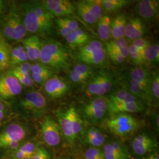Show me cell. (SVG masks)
<instances>
[{
    "instance_id": "cell-18",
    "label": "cell",
    "mask_w": 159,
    "mask_h": 159,
    "mask_svg": "<svg viewBox=\"0 0 159 159\" xmlns=\"http://www.w3.org/2000/svg\"><path fill=\"white\" fill-rule=\"evenodd\" d=\"M130 79L140 85L146 91L149 97L150 85L152 80V76L147 70L140 67L132 68L130 73Z\"/></svg>"
},
{
    "instance_id": "cell-4",
    "label": "cell",
    "mask_w": 159,
    "mask_h": 159,
    "mask_svg": "<svg viewBox=\"0 0 159 159\" xmlns=\"http://www.w3.org/2000/svg\"><path fill=\"white\" fill-rule=\"evenodd\" d=\"M139 126L137 120L129 114H118L107 121L109 130L120 137L129 136L137 130Z\"/></svg>"
},
{
    "instance_id": "cell-21",
    "label": "cell",
    "mask_w": 159,
    "mask_h": 159,
    "mask_svg": "<svg viewBox=\"0 0 159 159\" xmlns=\"http://www.w3.org/2000/svg\"><path fill=\"white\" fill-rule=\"evenodd\" d=\"M55 23L59 34L64 38L72 31L79 29V24L77 21L67 17L58 18Z\"/></svg>"
},
{
    "instance_id": "cell-9",
    "label": "cell",
    "mask_w": 159,
    "mask_h": 159,
    "mask_svg": "<svg viewBox=\"0 0 159 159\" xmlns=\"http://www.w3.org/2000/svg\"><path fill=\"white\" fill-rule=\"evenodd\" d=\"M113 83V80L109 75L100 73L89 82L87 87V92L91 96H102L111 89Z\"/></svg>"
},
{
    "instance_id": "cell-22",
    "label": "cell",
    "mask_w": 159,
    "mask_h": 159,
    "mask_svg": "<svg viewBox=\"0 0 159 159\" xmlns=\"http://www.w3.org/2000/svg\"><path fill=\"white\" fill-rule=\"evenodd\" d=\"M92 70L85 64H77L70 73V78L74 83H81L89 79L91 74Z\"/></svg>"
},
{
    "instance_id": "cell-24",
    "label": "cell",
    "mask_w": 159,
    "mask_h": 159,
    "mask_svg": "<svg viewBox=\"0 0 159 159\" xmlns=\"http://www.w3.org/2000/svg\"><path fill=\"white\" fill-rule=\"evenodd\" d=\"M65 39L68 45L75 48H79L89 42L90 37L86 32L79 28L72 31Z\"/></svg>"
},
{
    "instance_id": "cell-40",
    "label": "cell",
    "mask_w": 159,
    "mask_h": 159,
    "mask_svg": "<svg viewBox=\"0 0 159 159\" xmlns=\"http://www.w3.org/2000/svg\"><path fill=\"white\" fill-rule=\"evenodd\" d=\"M150 94L156 101H159V74H156L152 80L150 85Z\"/></svg>"
},
{
    "instance_id": "cell-25",
    "label": "cell",
    "mask_w": 159,
    "mask_h": 159,
    "mask_svg": "<svg viewBox=\"0 0 159 159\" xmlns=\"http://www.w3.org/2000/svg\"><path fill=\"white\" fill-rule=\"evenodd\" d=\"M66 110L73 133L75 139H77L84 132V125L83 121L74 107H71Z\"/></svg>"
},
{
    "instance_id": "cell-28",
    "label": "cell",
    "mask_w": 159,
    "mask_h": 159,
    "mask_svg": "<svg viewBox=\"0 0 159 159\" xmlns=\"http://www.w3.org/2000/svg\"><path fill=\"white\" fill-rule=\"evenodd\" d=\"M11 48L5 38L0 34V71L5 70L10 65Z\"/></svg>"
},
{
    "instance_id": "cell-42",
    "label": "cell",
    "mask_w": 159,
    "mask_h": 159,
    "mask_svg": "<svg viewBox=\"0 0 159 159\" xmlns=\"http://www.w3.org/2000/svg\"><path fill=\"white\" fill-rule=\"evenodd\" d=\"M37 148V146L34 143L28 142L25 143L18 149L22 152L27 156L28 159H31V157L33 155Z\"/></svg>"
},
{
    "instance_id": "cell-48",
    "label": "cell",
    "mask_w": 159,
    "mask_h": 159,
    "mask_svg": "<svg viewBox=\"0 0 159 159\" xmlns=\"http://www.w3.org/2000/svg\"><path fill=\"white\" fill-rule=\"evenodd\" d=\"M106 52H107V54H108L110 58L114 63L121 64V63H124L125 61V58H124L123 56H121L120 54L114 52V51L106 50Z\"/></svg>"
},
{
    "instance_id": "cell-37",
    "label": "cell",
    "mask_w": 159,
    "mask_h": 159,
    "mask_svg": "<svg viewBox=\"0 0 159 159\" xmlns=\"http://www.w3.org/2000/svg\"><path fill=\"white\" fill-rule=\"evenodd\" d=\"M19 83L17 78L11 74H7L3 75L0 77V94Z\"/></svg>"
},
{
    "instance_id": "cell-50",
    "label": "cell",
    "mask_w": 159,
    "mask_h": 159,
    "mask_svg": "<svg viewBox=\"0 0 159 159\" xmlns=\"http://www.w3.org/2000/svg\"><path fill=\"white\" fill-rule=\"evenodd\" d=\"M146 159H159V153L157 152H154L150 154Z\"/></svg>"
},
{
    "instance_id": "cell-12",
    "label": "cell",
    "mask_w": 159,
    "mask_h": 159,
    "mask_svg": "<svg viewBox=\"0 0 159 159\" xmlns=\"http://www.w3.org/2000/svg\"><path fill=\"white\" fill-rule=\"evenodd\" d=\"M26 52L29 60L35 61L40 60L43 43L38 35H32L20 41Z\"/></svg>"
},
{
    "instance_id": "cell-51",
    "label": "cell",
    "mask_w": 159,
    "mask_h": 159,
    "mask_svg": "<svg viewBox=\"0 0 159 159\" xmlns=\"http://www.w3.org/2000/svg\"><path fill=\"white\" fill-rule=\"evenodd\" d=\"M5 8V2L4 1L0 0V16L4 11Z\"/></svg>"
},
{
    "instance_id": "cell-41",
    "label": "cell",
    "mask_w": 159,
    "mask_h": 159,
    "mask_svg": "<svg viewBox=\"0 0 159 159\" xmlns=\"http://www.w3.org/2000/svg\"><path fill=\"white\" fill-rule=\"evenodd\" d=\"M2 31L4 38H6L7 40H12V34H13V29H12L11 20L9 16V15H8L4 23L3 24Z\"/></svg>"
},
{
    "instance_id": "cell-23",
    "label": "cell",
    "mask_w": 159,
    "mask_h": 159,
    "mask_svg": "<svg viewBox=\"0 0 159 159\" xmlns=\"http://www.w3.org/2000/svg\"><path fill=\"white\" fill-rule=\"evenodd\" d=\"M84 140L85 142L90 145L91 148H97L104 144L106 137L100 129L91 127L87 131Z\"/></svg>"
},
{
    "instance_id": "cell-6",
    "label": "cell",
    "mask_w": 159,
    "mask_h": 159,
    "mask_svg": "<svg viewBox=\"0 0 159 159\" xmlns=\"http://www.w3.org/2000/svg\"><path fill=\"white\" fill-rule=\"evenodd\" d=\"M43 139L50 147L58 146L61 142V129L57 121L50 116H47L41 123Z\"/></svg>"
},
{
    "instance_id": "cell-36",
    "label": "cell",
    "mask_w": 159,
    "mask_h": 159,
    "mask_svg": "<svg viewBox=\"0 0 159 159\" xmlns=\"http://www.w3.org/2000/svg\"><path fill=\"white\" fill-rule=\"evenodd\" d=\"M84 2L93 16L98 21L102 16V1L87 0L84 1Z\"/></svg>"
},
{
    "instance_id": "cell-55",
    "label": "cell",
    "mask_w": 159,
    "mask_h": 159,
    "mask_svg": "<svg viewBox=\"0 0 159 159\" xmlns=\"http://www.w3.org/2000/svg\"><path fill=\"white\" fill-rule=\"evenodd\" d=\"M0 125H1V123H0Z\"/></svg>"
},
{
    "instance_id": "cell-2",
    "label": "cell",
    "mask_w": 159,
    "mask_h": 159,
    "mask_svg": "<svg viewBox=\"0 0 159 159\" xmlns=\"http://www.w3.org/2000/svg\"><path fill=\"white\" fill-rule=\"evenodd\" d=\"M107 52L102 44L97 40L87 42L78 48L77 56L80 61L87 65L100 66L106 58Z\"/></svg>"
},
{
    "instance_id": "cell-13",
    "label": "cell",
    "mask_w": 159,
    "mask_h": 159,
    "mask_svg": "<svg viewBox=\"0 0 159 159\" xmlns=\"http://www.w3.org/2000/svg\"><path fill=\"white\" fill-rule=\"evenodd\" d=\"M137 11L140 17L146 21L152 20L159 12V1L156 0H142L139 1Z\"/></svg>"
},
{
    "instance_id": "cell-27",
    "label": "cell",
    "mask_w": 159,
    "mask_h": 159,
    "mask_svg": "<svg viewBox=\"0 0 159 159\" xmlns=\"http://www.w3.org/2000/svg\"><path fill=\"white\" fill-rule=\"evenodd\" d=\"M97 33L101 40L107 41L111 36V18L107 15L102 16L98 20Z\"/></svg>"
},
{
    "instance_id": "cell-3",
    "label": "cell",
    "mask_w": 159,
    "mask_h": 159,
    "mask_svg": "<svg viewBox=\"0 0 159 159\" xmlns=\"http://www.w3.org/2000/svg\"><path fill=\"white\" fill-rule=\"evenodd\" d=\"M23 22L27 31L31 34L50 33L53 24L46 22L41 18L33 9L30 2L23 4Z\"/></svg>"
},
{
    "instance_id": "cell-32",
    "label": "cell",
    "mask_w": 159,
    "mask_h": 159,
    "mask_svg": "<svg viewBox=\"0 0 159 159\" xmlns=\"http://www.w3.org/2000/svg\"><path fill=\"white\" fill-rule=\"evenodd\" d=\"M144 57L146 61L152 64H158L159 61V44H150L144 50Z\"/></svg>"
},
{
    "instance_id": "cell-35",
    "label": "cell",
    "mask_w": 159,
    "mask_h": 159,
    "mask_svg": "<svg viewBox=\"0 0 159 159\" xmlns=\"http://www.w3.org/2000/svg\"><path fill=\"white\" fill-rule=\"evenodd\" d=\"M126 87L127 88L125 90L134 96L141 98L142 99L149 98L148 93L139 84L131 79L129 81V83L126 84Z\"/></svg>"
},
{
    "instance_id": "cell-33",
    "label": "cell",
    "mask_w": 159,
    "mask_h": 159,
    "mask_svg": "<svg viewBox=\"0 0 159 159\" xmlns=\"http://www.w3.org/2000/svg\"><path fill=\"white\" fill-rule=\"evenodd\" d=\"M129 2L125 0H102V8L107 12H114L125 7Z\"/></svg>"
},
{
    "instance_id": "cell-53",
    "label": "cell",
    "mask_w": 159,
    "mask_h": 159,
    "mask_svg": "<svg viewBox=\"0 0 159 159\" xmlns=\"http://www.w3.org/2000/svg\"><path fill=\"white\" fill-rule=\"evenodd\" d=\"M4 117V111H1L0 112V122L2 120Z\"/></svg>"
},
{
    "instance_id": "cell-52",
    "label": "cell",
    "mask_w": 159,
    "mask_h": 159,
    "mask_svg": "<svg viewBox=\"0 0 159 159\" xmlns=\"http://www.w3.org/2000/svg\"><path fill=\"white\" fill-rule=\"evenodd\" d=\"M4 106L2 102H0V112L4 111Z\"/></svg>"
},
{
    "instance_id": "cell-19",
    "label": "cell",
    "mask_w": 159,
    "mask_h": 159,
    "mask_svg": "<svg viewBox=\"0 0 159 159\" xmlns=\"http://www.w3.org/2000/svg\"><path fill=\"white\" fill-rule=\"evenodd\" d=\"M30 74L33 81L37 84L45 83L52 76V70L41 63L31 64Z\"/></svg>"
},
{
    "instance_id": "cell-17",
    "label": "cell",
    "mask_w": 159,
    "mask_h": 159,
    "mask_svg": "<svg viewBox=\"0 0 159 159\" xmlns=\"http://www.w3.org/2000/svg\"><path fill=\"white\" fill-rule=\"evenodd\" d=\"M108 109L113 114L134 113L142 111L143 106L140 100L115 104L108 102Z\"/></svg>"
},
{
    "instance_id": "cell-16",
    "label": "cell",
    "mask_w": 159,
    "mask_h": 159,
    "mask_svg": "<svg viewBox=\"0 0 159 159\" xmlns=\"http://www.w3.org/2000/svg\"><path fill=\"white\" fill-rule=\"evenodd\" d=\"M8 15L11 20L13 29L12 40L20 41L25 39L27 33V30L24 24L23 17L14 9L11 10Z\"/></svg>"
},
{
    "instance_id": "cell-34",
    "label": "cell",
    "mask_w": 159,
    "mask_h": 159,
    "mask_svg": "<svg viewBox=\"0 0 159 159\" xmlns=\"http://www.w3.org/2000/svg\"><path fill=\"white\" fill-rule=\"evenodd\" d=\"M77 11L78 14L85 23L89 24H94L97 21L87 8L84 1L78 2L77 5Z\"/></svg>"
},
{
    "instance_id": "cell-7",
    "label": "cell",
    "mask_w": 159,
    "mask_h": 159,
    "mask_svg": "<svg viewBox=\"0 0 159 159\" xmlns=\"http://www.w3.org/2000/svg\"><path fill=\"white\" fill-rule=\"evenodd\" d=\"M46 105L45 97L37 91L27 93L21 101V106L24 110L38 116L44 112Z\"/></svg>"
},
{
    "instance_id": "cell-38",
    "label": "cell",
    "mask_w": 159,
    "mask_h": 159,
    "mask_svg": "<svg viewBox=\"0 0 159 159\" xmlns=\"http://www.w3.org/2000/svg\"><path fill=\"white\" fill-rule=\"evenodd\" d=\"M129 56L130 57L132 61L137 66H142L146 63L144 54L133 45L129 46Z\"/></svg>"
},
{
    "instance_id": "cell-26",
    "label": "cell",
    "mask_w": 159,
    "mask_h": 159,
    "mask_svg": "<svg viewBox=\"0 0 159 159\" xmlns=\"http://www.w3.org/2000/svg\"><path fill=\"white\" fill-rule=\"evenodd\" d=\"M127 18L125 15L120 14L111 21V35L114 40L123 39L125 33Z\"/></svg>"
},
{
    "instance_id": "cell-43",
    "label": "cell",
    "mask_w": 159,
    "mask_h": 159,
    "mask_svg": "<svg viewBox=\"0 0 159 159\" xmlns=\"http://www.w3.org/2000/svg\"><path fill=\"white\" fill-rule=\"evenodd\" d=\"M84 159H105L102 150L95 148H90L85 152Z\"/></svg>"
},
{
    "instance_id": "cell-39",
    "label": "cell",
    "mask_w": 159,
    "mask_h": 159,
    "mask_svg": "<svg viewBox=\"0 0 159 159\" xmlns=\"http://www.w3.org/2000/svg\"><path fill=\"white\" fill-rule=\"evenodd\" d=\"M8 74H11L16 77L20 83V84L22 85H24L26 87H30L33 85L34 81L32 79L30 74H24L22 73H20L16 71H14L12 70Z\"/></svg>"
},
{
    "instance_id": "cell-5",
    "label": "cell",
    "mask_w": 159,
    "mask_h": 159,
    "mask_svg": "<svg viewBox=\"0 0 159 159\" xmlns=\"http://www.w3.org/2000/svg\"><path fill=\"white\" fill-rule=\"evenodd\" d=\"M26 136L25 130L21 125L12 123L0 133V148L16 149Z\"/></svg>"
},
{
    "instance_id": "cell-15",
    "label": "cell",
    "mask_w": 159,
    "mask_h": 159,
    "mask_svg": "<svg viewBox=\"0 0 159 159\" xmlns=\"http://www.w3.org/2000/svg\"><path fill=\"white\" fill-rule=\"evenodd\" d=\"M102 152L105 159H129V154L125 146L119 142L104 144Z\"/></svg>"
},
{
    "instance_id": "cell-14",
    "label": "cell",
    "mask_w": 159,
    "mask_h": 159,
    "mask_svg": "<svg viewBox=\"0 0 159 159\" xmlns=\"http://www.w3.org/2000/svg\"><path fill=\"white\" fill-rule=\"evenodd\" d=\"M146 33V27L142 18L134 17L127 20L125 36L128 39L134 40L142 38Z\"/></svg>"
},
{
    "instance_id": "cell-1",
    "label": "cell",
    "mask_w": 159,
    "mask_h": 159,
    "mask_svg": "<svg viewBox=\"0 0 159 159\" xmlns=\"http://www.w3.org/2000/svg\"><path fill=\"white\" fill-rule=\"evenodd\" d=\"M40 63L50 70L61 71L70 66V56L67 48L56 41L45 44L41 48Z\"/></svg>"
},
{
    "instance_id": "cell-47",
    "label": "cell",
    "mask_w": 159,
    "mask_h": 159,
    "mask_svg": "<svg viewBox=\"0 0 159 159\" xmlns=\"http://www.w3.org/2000/svg\"><path fill=\"white\" fill-rule=\"evenodd\" d=\"M31 64L27 61L15 66L12 70L16 71L20 73L29 75L31 73Z\"/></svg>"
},
{
    "instance_id": "cell-46",
    "label": "cell",
    "mask_w": 159,
    "mask_h": 159,
    "mask_svg": "<svg viewBox=\"0 0 159 159\" xmlns=\"http://www.w3.org/2000/svg\"><path fill=\"white\" fill-rule=\"evenodd\" d=\"M150 44V43L148 40L142 37V38H139V39L133 40L131 45L135 47L139 51L142 52L144 54V50Z\"/></svg>"
},
{
    "instance_id": "cell-29",
    "label": "cell",
    "mask_w": 159,
    "mask_h": 159,
    "mask_svg": "<svg viewBox=\"0 0 159 159\" xmlns=\"http://www.w3.org/2000/svg\"><path fill=\"white\" fill-rule=\"evenodd\" d=\"M29 58L23 46H18L12 48L10 51V65H19L25 62H27Z\"/></svg>"
},
{
    "instance_id": "cell-20",
    "label": "cell",
    "mask_w": 159,
    "mask_h": 159,
    "mask_svg": "<svg viewBox=\"0 0 159 159\" xmlns=\"http://www.w3.org/2000/svg\"><path fill=\"white\" fill-rule=\"evenodd\" d=\"M56 116L58 120V125L64 136L68 140L69 142L73 143L76 139L70 125L67 110H57Z\"/></svg>"
},
{
    "instance_id": "cell-30",
    "label": "cell",
    "mask_w": 159,
    "mask_h": 159,
    "mask_svg": "<svg viewBox=\"0 0 159 159\" xmlns=\"http://www.w3.org/2000/svg\"><path fill=\"white\" fill-rule=\"evenodd\" d=\"M139 100L137 97L133 96L125 89H119L115 91L110 96V103H121V102H132Z\"/></svg>"
},
{
    "instance_id": "cell-31",
    "label": "cell",
    "mask_w": 159,
    "mask_h": 159,
    "mask_svg": "<svg viewBox=\"0 0 159 159\" xmlns=\"http://www.w3.org/2000/svg\"><path fill=\"white\" fill-rule=\"evenodd\" d=\"M75 10V7L70 1L67 0H63V2L55 8H54L50 12V13L54 17L60 18L73 14Z\"/></svg>"
},
{
    "instance_id": "cell-49",
    "label": "cell",
    "mask_w": 159,
    "mask_h": 159,
    "mask_svg": "<svg viewBox=\"0 0 159 159\" xmlns=\"http://www.w3.org/2000/svg\"><path fill=\"white\" fill-rule=\"evenodd\" d=\"M14 159H28L27 156L18 149H17V151L14 153Z\"/></svg>"
},
{
    "instance_id": "cell-44",
    "label": "cell",
    "mask_w": 159,
    "mask_h": 159,
    "mask_svg": "<svg viewBox=\"0 0 159 159\" xmlns=\"http://www.w3.org/2000/svg\"><path fill=\"white\" fill-rule=\"evenodd\" d=\"M128 46V43L124 39L110 41L106 44V50H115Z\"/></svg>"
},
{
    "instance_id": "cell-8",
    "label": "cell",
    "mask_w": 159,
    "mask_h": 159,
    "mask_svg": "<svg viewBox=\"0 0 159 159\" xmlns=\"http://www.w3.org/2000/svg\"><path fill=\"white\" fill-rule=\"evenodd\" d=\"M108 109V101L103 97H97L85 104L83 113L87 119L96 122L102 119Z\"/></svg>"
},
{
    "instance_id": "cell-11",
    "label": "cell",
    "mask_w": 159,
    "mask_h": 159,
    "mask_svg": "<svg viewBox=\"0 0 159 159\" xmlns=\"http://www.w3.org/2000/svg\"><path fill=\"white\" fill-rule=\"evenodd\" d=\"M131 145L134 153L138 156H143L153 149L156 143L150 136L142 133L133 139Z\"/></svg>"
},
{
    "instance_id": "cell-10",
    "label": "cell",
    "mask_w": 159,
    "mask_h": 159,
    "mask_svg": "<svg viewBox=\"0 0 159 159\" xmlns=\"http://www.w3.org/2000/svg\"><path fill=\"white\" fill-rule=\"evenodd\" d=\"M70 89L68 83L57 75H52L44 83L47 94L52 98H58L65 96Z\"/></svg>"
},
{
    "instance_id": "cell-45",
    "label": "cell",
    "mask_w": 159,
    "mask_h": 159,
    "mask_svg": "<svg viewBox=\"0 0 159 159\" xmlns=\"http://www.w3.org/2000/svg\"><path fill=\"white\" fill-rule=\"evenodd\" d=\"M50 156L46 148L43 146L37 147L31 159H50Z\"/></svg>"
},
{
    "instance_id": "cell-54",
    "label": "cell",
    "mask_w": 159,
    "mask_h": 159,
    "mask_svg": "<svg viewBox=\"0 0 159 159\" xmlns=\"http://www.w3.org/2000/svg\"><path fill=\"white\" fill-rule=\"evenodd\" d=\"M67 159V158H66V159Z\"/></svg>"
}]
</instances>
